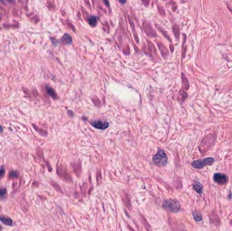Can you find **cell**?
<instances>
[{
    "instance_id": "obj_1",
    "label": "cell",
    "mask_w": 232,
    "mask_h": 231,
    "mask_svg": "<svg viewBox=\"0 0 232 231\" xmlns=\"http://www.w3.org/2000/svg\"><path fill=\"white\" fill-rule=\"evenodd\" d=\"M163 208H164L166 210H168L169 211L174 212H178L181 209V205L180 203L177 200H173V199H168L165 200L163 203Z\"/></svg>"
},
{
    "instance_id": "obj_2",
    "label": "cell",
    "mask_w": 232,
    "mask_h": 231,
    "mask_svg": "<svg viewBox=\"0 0 232 231\" xmlns=\"http://www.w3.org/2000/svg\"><path fill=\"white\" fill-rule=\"evenodd\" d=\"M153 161L155 165L157 166H165L168 161L166 153L163 150L159 149L153 157Z\"/></svg>"
},
{
    "instance_id": "obj_3",
    "label": "cell",
    "mask_w": 232,
    "mask_h": 231,
    "mask_svg": "<svg viewBox=\"0 0 232 231\" xmlns=\"http://www.w3.org/2000/svg\"><path fill=\"white\" fill-rule=\"evenodd\" d=\"M213 163H214V159L212 157H208L193 161L192 164H191V165L195 168L200 169L205 167L206 165H211Z\"/></svg>"
},
{
    "instance_id": "obj_4",
    "label": "cell",
    "mask_w": 232,
    "mask_h": 231,
    "mask_svg": "<svg viewBox=\"0 0 232 231\" xmlns=\"http://www.w3.org/2000/svg\"><path fill=\"white\" fill-rule=\"evenodd\" d=\"M214 180L215 182L219 184H226L228 181V177L226 175L222 173H216L214 174Z\"/></svg>"
},
{
    "instance_id": "obj_5",
    "label": "cell",
    "mask_w": 232,
    "mask_h": 231,
    "mask_svg": "<svg viewBox=\"0 0 232 231\" xmlns=\"http://www.w3.org/2000/svg\"><path fill=\"white\" fill-rule=\"evenodd\" d=\"M90 124L93 127L99 129V130H105L109 127V123L106 121H102V120H98V121H94L91 122Z\"/></svg>"
},
{
    "instance_id": "obj_6",
    "label": "cell",
    "mask_w": 232,
    "mask_h": 231,
    "mask_svg": "<svg viewBox=\"0 0 232 231\" xmlns=\"http://www.w3.org/2000/svg\"><path fill=\"white\" fill-rule=\"evenodd\" d=\"M192 185H193V189L195 190H196V191L197 193H199V194L202 193V192H203V186H202V184H201V183H200L198 181H196V180L193 181Z\"/></svg>"
},
{
    "instance_id": "obj_7",
    "label": "cell",
    "mask_w": 232,
    "mask_h": 231,
    "mask_svg": "<svg viewBox=\"0 0 232 231\" xmlns=\"http://www.w3.org/2000/svg\"><path fill=\"white\" fill-rule=\"evenodd\" d=\"M0 220H1L4 224H6L8 226H12L13 224V221L11 218L7 216H4V215H0Z\"/></svg>"
},
{
    "instance_id": "obj_8",
    "label": "cell",
    "mask_w": 232,
    "mask_h": 231,
    "mask_svg": "<svg viewBox=\"0 0 232 231\" xmlns=\"http://www.w3.org/2000/svg\"><path fill=\"white\" fill-rule=\"evenodd\" d=\"M46 90H47L48 94L49 95H50V96H51L52 98H54V99H56V98H57V95L56 94V93L54 92L53 89H52L51 88L47 86V87H46Z\"/></svg>"
},
{
    "instance_id": "obj_9",
    "label": "cell",
    "mask_w": 232,
    "mask_h": 231,
    "mask_svg": "<svg viewBox=\"0 0 232 231\" xmlns=\"http://www.w3.org/2000/svg\"><path fill=\"white\" fill-rule=\"evenodd\" d=\"M193 216L194 220H196V222H200L201 220H202V214H201L200 213H199V212H197V211L193 212Z\"/></svg>"
},
{
    "instance_id": "obj_10",
    "label": "cell",
    "mask_w": 232,
    "mask_h": 231,
    "mask_svg": "<svg viewBox=\"0 0 232 231\" xmlns=\"http://www.w3.org/2000/svg\"><path fill=\"white\" fill-rule=\"evenodd\" d=\"M7 195V191L6 189H0V200H4Z\"/></svg>"
},
{
    "instance_id": "obj_11",
    "label": "cell",
    "mask_w": 232,
    "mask_h": 231,
    "mask_svg": "<svg viewBox=\"0 0 232 231\" xmlns=\"http://www.w3.org/2000/svg\"><path fill=\"white\" fill-rule=\"evenodd\" d=\"M88 23L91 26H94L97 23V18L94 16H91L88 18Z\"/></svg>"
},
{
    "instance_id": "obj_12",
    "label": "cell",
    "mask_w": 232,
    "mask_h": 231,
    "mask_svg": "<svg viewBox=\"0 0 232 231\" xmlns=\"http://www.w3.org/2000/svg\"><path fill=\"white\" fill-rule=\"evenodd\" d=\"M67 38V35H64V36L63 37V39L65 40L67 44H70V43L72 42V38H71L69 35V37H68V38Z\"/></svg>"
},
{
    "instance_id": "obj_13",
    "label": "cell",
    "mask_w": 232,
    "mask_h": 231,
    "mask_svg": "<svg viewBox=\"0 0 232 231\" xmlns=\"http://www.w3.org/2000/svg\"><path fill=\"white\" fill-rule=\"evenodd\" d=\"M9 176H10V178H12V177H17V171H11L10 174H9Z\"/></svg>"
},
{
    "instance_id": "obj_14",
    "label": "cell",
    "mask_w": 232,
    "mask_h": 231,
    "mask_svg": "<svg viewBox=\"0 0 232 231\" xmlns=\"http://www.w3.org/2000/svg\"><path fill=\"white\" fill-rule=\"evenodd\" d=\"M5 174V170L4 168H0V178H2Z\"/></svg>"
},
{
    "instance_id": "obj_15",
    "label": "cell",
    "mask_w": 232,
    "mask_h": 231,
    "mask_svg": "<svg viewBox=\"0 0 232 231\" xmlns=\"http://www.w3.org/2000/svg\"><path fill=\"white\" fill-rule=\"evenodd\" d=\"M3 131H4V130H3V128L2 127L1 125H0V132H3Z\"/></svg>"
},
{
    "instance_id": "obj_16",
    "label": "cell",
    "mask_w": 232,
    "mask_h": 231,
    "mask_svg": "<svg viewBox=\"0 0 232 231\" xmlns=\"http://www.w3.org/2000/svg\"><path fill=\"white\" fill-rule=\"evenodd\" d=\"M0 230H2V227H1V226H0Z\"/></svg>"
}]
</instances>
